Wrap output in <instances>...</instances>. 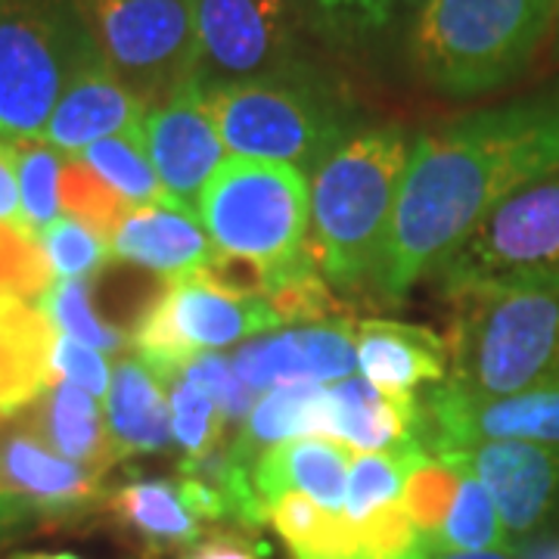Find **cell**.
<instances>
[{"mask_svg":"<svg viewBox=\"0 0 559 559\" xmlns=\"http://www.w3.org/2000/svg\"><path fill=\"white\" fill-rule=\"evenodd\" d=\"M32 522H38L35 516H32V510L0 488V544H3V540L16 538V535L25 532Z\"/></svg>","mask_w":559,"mask_h":559,"instance_id":"7dc6e473","label":"cell"},{"mask_svg":"<svg viewBox=\"0 0 559 559\" xmlns=\"http://www.w3.org/2000/svg\"><path fill=\"white\" fill-rule=\"evenodd\" d=\"M53 274L66 280H87L112 259V246L97 230L75 218H57L38 234Z\"/></svg>","mask_w":559,"mask_h":559,"instance_id":"74e56055","label":"cell"},{"mask_svg":"<svg viewBox=\"0 0 559 559\" xmlns=\"http://www.w3.org/2000/svg\"><path fill=\"white\" fill-rule=\"evenodd\" d=\"M66 153L40 138L16 140V175H20L22 224L40 234L60 212V171Z\"/></svg>","mask_w":559,"mask_h":559,"instance_id":"836d02e7","label":"cell"},{"mask_svg":"<svg viewBox=\"0 0 559 559\" xmlns=\"http://www.w3.org/2000/svg\"><path fill=\"white\" fill-rule=\"evenodd\" d=\"M352 448L333 439H289L267 448L252 466V488L264 513L283 495H305L323 510H345Z\"/></svg>","mask_w":559,"mask_h":559,"instance_id":"d6986e66","label":"cell"},{"mask_svg":"<svg viewBox=\"0 0 559 559\" xmlns=\"http://www.w3.org/2000/svg\"><path fill=\"white\" fill-rule=\"evenodd\" d=\"M364 380L389 392H414L423 382L448 380V345L426 326L399 320H360L355 326Z\"/></svg>","mask_w":559,"mask_h":559,"instance_id":"44dd1931","label":"cell"},{"mask_svg":"<svg viewBox=\"0 0 559 559\" xmlns=\"http://www.w3.org/2000/svg\"><path fill=\"white\" fill-rule=\"evenodd\" d=\"M559 171V79L419 134L385 230L377 286L401 299L491 209Z\"/></svg>","mask_w":559,"mask_h":559,"instance_id":"6da1fadb","label":"cell"},{"mask_svg":"<svg viewBox=\"0 0 559 559\" xmlns=\"http://www.w3.org/2000/svg\"><path fill=\"white\" fill-rule=\"evenodd\" d=\"M168 404H171V436L183 451L180 466L200 463V460L221 451L227 419L221 417L218 404L212 401L205 389L178 373L168 382Z\"/></svg>","mask_w":559,"mask_h":559,"instance_id":"1f68e13d","label":"cell"},{"mask_svg":"<svg viewBox=\"0 0 559 559\" xmlns=\"http://www.w3.org/2000/svg\"><path fill=\"white\" fill-rule=\"evenodd\" d=\"M0 488L40 522H75L103 510V476L53 454L22 423L0 432Z\"/></svg>","mask_w":559,"mask_h":559,"instance_id":"9a60e30c","label":"cell"},{"mask_svg":"<svg viewBox=\"0 0 559 559\" xmlns=\"http://www.w3.org/2000/svg\"><path fill=\"white\" fill-rule=\"evenodd\" d=\"M448 380L460 395L500 399L559 385V286L451 296Z\"/></svg>","mask_w":559,"mask_h":559,"instance_id":"277c9868","label":"cell"},{"mask_svg":"<svg viewBox=\"0 0 559 559\" xmlns=\"http://www.w3.org/2000/svg\"><path fill=\"white\" fill-rule=\"evenodd\" d=\"M305 358L311 364V377L318 382H340L352 377L358 364V345H355V326L345 318L311 323L296 330Z\"/></svg>","mask_w":559,"mask_h":559,"instance_id":"60d3db41","label":"cell"},{"mask_svg":"<svg viewBox=\"0 0 559 559\" xmlns=\"http://www.w3.org/2000/svg\"><path fill=\"white\" fill-rule=\"evenodd\" d=\"M146 150L168 200L197 212L209 178L218 171L224 140L205 106L202 81H187L171 97L146 106Z\"/></svg>","mask_w":559,"mask_h":559,"instance_id":"5bb4252c","label":"cell"},{"mask_svg":"<svg viewBox=\"0 0 559 559\" xmlns=\"http://www.w3.org/2000/svg\"><path fill=\"white\" fill-rule=\"evenodd\" d=\"M10 559H81L69 550H60V554H44V550H22V554H13Z\"/></svg>","mask_w":559,"mask_h":559,"instance_id":"f907efd6","label":"cell"},{"mask_svg":"<svg viewBox=\"0 0 559 559\" xmlns=\"http://www.w3.org/2000/svg\"><path fill=\"white\" fill-rule=\"evenodd\" d=\"M516 554H520V559H559V535L528 540Z\"/></svg>","mask_w":559,"mask_h":559,"instance_id":"681fc988","label":"cell"},{"mask_svg":"<svg viewBox=\"0 0 559 559\" xmlns=\"http://www.w3.org/2000/svg\"><path fill=\"white\" fill-rule=\"evenodd\" d=\"M320 392H323V382L314 380L286 382V385L271 389L252 407L249 419L240 426V436L224 448L227 457L252 469L267 448L289 439H308V407Z\"/></svg>","mask_w":559,"mask_h":559,"instance_id":"4316f807","label":"cell"},{"mask_svg":"<svg viewBox=\"0 0 559 559\" xmlns=\"http://www.w3.org/2000/svg\"><path fill=\"white\" fill-rule=\"evenodd\" d=\"M264 301L271 305L280 323H326V320L345 318V308L333 296L330 280L323 277L318 259L301 264Z\"/></svg>","mask_w":559,"mask_h":559,"instance_id":"f35d334b","label":"cell"},{"mask_svg":"<svg viewBox=\"0 0 559 559\" xmlns=\"http://www.w3.org/2000/svg\"><path fill=\"white\" fill-rule=\"evenodd\" d=\"M554 40H557V53H559V0H554Z\"/></svg>","mask_w":559,"mask_h":559,"instance_id":"816d5d0a","label":"cell"},{"mask_svg":"<svg viewBox=\"0 0 559 559\" xmlns=\"http://www.w3.org/2000/svg\"><path fill=\"white\" fill-rule=\"evenodd\" d=\"M106 66L146 106L197 79L193 0H75Z\"/></svg>","mask_w":559,"mask_h":559,"instance_id":"9c48e42d","label":"cell"},{"mask_svg":"<svg viewBox=\"0 0 559 559\" xmlns=\"http://www.w3.org/2000/svg\"><path fill=\"white\" fill-rule=\"evenodd\" d=\"M121 540L143 559L190 550L202 540L200 513L190 507L180 479H131L103 503Z\"/></svg>","mask_w":559,"mask_h":559,"instance_id":"e0dca14e","label":"cell"},{"mask_svg":"<svg viewBox=\"0 0 559 559\" xmlns=\"http://www.w3.org/2000/svg\"><path fill=\"white\" fill-rule=\"evenodd\" d=\"M25 411L28 414L22 417V426L35 432L53 454L97 476H106L121 460L100 404L79 385L66 380L50 382Z\"/></svg>","mask_w":559,"mask_h":559,"instance_id":"ffe728a7","label":"cell"},{"mask_svg":"<svg viewBox=\"0 0 559 559\" xmlns=\"http://www.w3.org/2000/svg\"><path fill=\"white\" fill-rule=\"evenodd\" d=\"M109 360L103 352L84 345V342L69 340V336H57L53 342V355H50V373H53V382L66 380L72 385H79L84 392H91L94 399H103L109 392V382H112V373H109Z\"/></svg>","mask_w":559,"mask_h":559,"instance_id":"ee69618b","label":"cell"},{"mask_svg":"<svg viewBox=\"0 0 559 559\" xmlns=\"http://www.w3.org/2000/svg\"><path fill=\"white\" fill-rule=\"evenodd\" d=\"M460 479H463V473L454 463L432 457V454L419 457L414 469L407 473L404 491H401V507L407 510V516L417 525L426 544L439 538L441 525L457 498Z\"/></svg>","mask_w":559,"mask_h":559,"instance_id":"e575fe53","label":"cell"},{"mask_svg":"<svg viewBox=\"0 0 559 559\" xmlns=\"http://www.w3.org/2000/svg\"><path fill=\"white\" fill-rule=\"evenodd\" d=\"M38 305L44 308V314L53 320L57 333L69 336V340L84 342V345L97 348L103 355H121L128 348L124 333L109 326L94 311L87 280H53V286L47 289V296Z\"/></svg>","mask_w":559,"mask_h":559,"instance_id":"d6a6232c","label":"cell"},{"mask_svg":"<svg viewBox=\"0 0 559 559\" xmlns=\"http://www.w3.org/2000/svg\"><path fill=\"white\" fill-rule=\"evenodd\" d=\"M419 457H426V451L419 444L352 457L348 485H345V510L342 513L355 525H360L373 510L392 503L404 491L407 473L414 469V463Z\"/></svg>","mask_w":559,"mask_h":559,"instance_id":"f1b7e54d","label":"cell"},{"mask_svg":"<svg viewBox=\"0 0 559 559\" xmlns=\"http://www.w3.org/2000/svg\"><path fill=\"white\" fill-rule=\"evenodd\" d=\"M429 0H311L314 25L342 50L370 53L382 44L407 40Z\"/></svg>","mask_w":559,"mask_h":559,"instance_id":"d4e9b609","label":"cell"},{"mask_svg":"<svg viewBox=\"0 0 559 559\" xmlns=\"http://www.w3.org/2000/svg\"><path fill=\"white\" fill-rule=\"evenodd\" d=\"M200 215L221 252L249 255L277 271L308 246V175L293 165L234 156L205 183Z\"/></svg>","mask_w":559,"mask_h":559,"instance_id":"ba28073f","label":"cell"},{"mask_svg":"<svg viewBox=\"0 0 559 559\" xmlns=\"http://www.w3.org/2000/svg\"><path fill=\"white\" fill-rule=\"evenodd\" d=\"M360 557L364 559H426L429 544L423 540L417 525L399 500L373 510L358 525Z\"/></svg>","mask_w":559,"mask_h":559,"instance_id":"ab89813d","label":"cell"},{"mask_svg":"<svg viewBox=\"0 0 559 559\" xmlns=\"http://www.w3.org/2000/svg\"><path fill=\"white\" fill-rule=\"evenodd\" d=\"M429 274L444 296L559 286V171L491 209Z\"/></svg>","mask_w":559,"mask_h":559,"instance_id":"52a82bcc","label":"cell"},{"mask_svg":"<svg viewBox=\"0 0 559 559\" xmlns=\"http://www.w3.org/2000/svg\"><path fill=\"white\" fill-rule=\"evenodd\" d=\"M0 221L22 224L20 183H16V140L0 138Z\"/></svg>","mask_w":559,"mask_h":559,"instance_id":"bcb514c9","label":"cell"},{"mask_svg":"<svg viewBox=\"0 0 559 559\" xmlns=\"http://www.w3.org/2000/svg\"><path fill=\"white\" fill-rule=\"evenodd\" d=\"M267 522L296 559H364L358 525L345 513L323 510L305 495H283L267 507Z\"/></svg>","mask_w":559,"mask_h":559,"instance_id":"484cf974","label":"cell"},{"mask_svg":"<svg viewBox=\"0 0 559 559\" xmlns=\"http://www.w3.org/2000/svg\"><path fill=\"white\" fill-rule=\"evenodd\" d=\"M143 116L146 103L106 66L103 57H94L66 84L40 131V140H47L60 153L79 156L97 140L143 124Z\"/></svg>","mask_w":559,"mask_h":559,"instance_id":"2e32d148","label":"cell"},{"mask_svg":"<svg viewBox=\"0 0 559 559\" xmlns=\"http://www.w3.org/2000/svg\"><path fill=\"white\" fill-rule=\"evenodd\" d=\"M432 457L473 473L498 507L510 544L535 535L559 513V448L491 439L444 448Z\"/></svg>","mask_w":559,"mask_h":559,"instance_id":"7c38bea8","label":"cell"},{"mask_svg":"<svg viewBox=\"0 0 559 559\" xmlns=\"http://www.w3.org/2000/svg\"><path fill=\"white\" fill-rule=\"evenodd\" d=\"M81 159L87 162L97 175H100L109 187H116L124 200L131 202L134 209L143 205H159V202H171L165 187H162L156 165L150 159L146 150V131L143 124L128 128L121 134L97 140L91 143L84 153H79Z\"/></svg>","mask_w":559,"mask_h":559,"instance_id":"83f0119b","label":"cell"},{"mask_svg":"<svg viewBox=\"0 0 559 559\" xmlns=\"http://www.w3.org/2000/svg\"><path fill=\"white\" fill-rule=\"evenodd\" d=\"M180 373L212 395V401L218 404L221 417L227 423H240L242 426L249 419L255 401H252V389L237 377L234 360L215 355V352H200Z\"/></svg>","mask_w":559,"mask_h":559,"instance_id":"b9f144b4","label":"cell"},{"mask_svg":"<svg viewBox=\"0 0 559 559\" xmlns=\"http://www.w3.org/2000/svg\"><path fill=\"white\" fill-rule=\"evenodd\" d=\"M193 22L202 84L259 79L293 62L289 0H193Z\"/></svg>","mask_w":559,"mask_h":559,"instance_id":"8fae6325","label":"cell"},{"mask_svg":"<svg viewBox=\"0 0 559 559\" xmlns=\"http://www.w3.org/2000/svg\"><path fill=\"white\" fill-rule=\"evenodd\" d=\"M112 259L146 267L165 280L197 274L215 255L197 212L178 202L131 209L112 234Z\"/></svg>","mask_w":559,"mask_h":559,"instance_id":"ac0fdd59","label":"cell"},{"mask_svg":"<svg viewBox=\"0 0 559 559\" xmlns=\"http://www.w3.org/2000/svg\"><path fill=\"white\" fill-rule=\"evenodd\" d=\"M94 57L75 0H0V138H40L66 84Z\"/></svg>","mask_w":559,"mask_h":559,"instance_id":"8992f818","label":"cell"},{"mask_svg":"<svg viewBox=\"0 0 559 559\" xmlns=\"http://www.w3.org/2000/svg\"><path fill=\"white\" fill-rule=\"evenodd\" d=\"M234 370L252 392H271L286 382L314 380L311 364L296 340V330L271 333V336H261V340L242 345L234 355Z\"/></svg>","mask_w":559,"mask_h":559,"instance_id":"8d00e7d4","label":"cell"},{"mask_svg":"<svg viewBox=\"0 0 559 559\" xmlns=\"http://www.w3.org/2000/svg\"><path fill=\"white\" fill-rule=\"evenodd\" d=\"M516 439L559 448V385L500 399H469L439 382L419 401V444L426 454L466 441Z\"/></svg>","mask_w":559,"mask_h":559,"instance_id":"4fadbf2b","label":"cell"},{"mask_svg":"<svg viewBox=\"0 0 559 559\" xmlns=\"http://www.w3.org/2000/svg\"><path fill=\"white\" fill-rule=\"evenodd\" d=\"M183 559H264V547L249 544L237 532H221L197 540L190 550H183Z\"/></svg>","mask_w":559,"mask_h":559,"instance_id":"f6af8a7d","label":"cell"},{"mask_svg":"<svg viewBox=\"0 0 559 559\" xmlns=\"http://www.w3.org/2000/svg\"><path fill=\"white\" fill-rule=\"evenodd\" d=\"M53 286V267L38 234L25 224L0 221V299L40 301Z\"/></svg>","mask_w":559,"mask_h":559,"instance_id":"d590c367","label":"cell"},{"mask_svg":"<svg viewBox=\"0 0 559 559\" xmlns=\"http://www.w3.org/2000/svg\"><path fill=\"white\" fill-rule=\"evenodd\" d=\"M60 209L66 218L87 224L103 240L112 242V234L131 212V202L116 187H109L81 156H69L60 171Z\"/></svg>","mask_w":559,"mask_h":559,"instance_id":"4dcf8cb0","label":"cell"},{"mask_svg":"<svg viewBox=\"0 0 559 559\" xmlns=\"http://www.w3.org/2000/svg\"><path fill=\"white\" fill-rule=\"evenodd\" d=\"M407 159V134L385 124L352 134L318 168L311 187L314 240L308 246L330 283L352 289L377 277Z\"/></svg>","mask_w":559,"mask_h":559,"instance_id":"5b68a950","label":"cell"},{"mask_svg":"<svg viewBox=\"0 0 559 559\" xmlns=\"http://www.w3.org/2000/svg\"><path fill=\"white\" fill-rule=\"evenodd\" d=\"M202 283L234 299H267L274 289V267L249 255L215 252L205 267L197 271Z\"/></svg>","mask_w":559,"mask_h":559,"instance_id":"7bdbcfd3","label":"cell"},{"mask_svg":"<svg viewBox=\"0 0 559 559\" xmlns=\"http://www.w3.org/2000/svg\"><path fill=\"white\" fill-rule=\"evenodd\" d=\"M202 91L234 156L293 165L301 175L318 171L355 128L342 87L305 62H286L259 79L202 84Z\"/></svg>","mask_w":559,"mask_h":559,"instance_id":"3957f363","label":"cell"},{"mask_svg":"<svg viewBox=\"0 0 559 559\" xmlns=\"http://www.w3.org/2000/svg\"><path fill=\"white\" fill-rule=\"evenodd\" d=\"M57 326L38 301L0 299V417L25 411L53 382Z\"/></svg>","mask_w":559,"mask_h":559,"instance_id":"603a6c76","label":"cell"},{"mask_svg":"<svg viewBox=\"0 0 559 559\" xmlns=\"http://www.w3.org/2000/svg\"><path fill=\"white\" fill-rule=\"evenodd\" d=\"M426 559H520L513 547H498V550H444L429 544V557Z\"/></svg>","mask_w":559,"mask_h":559,"instance_id":"c3c4849f","label":"cell"},{"mask_svg":"<svg viewBox=\"0 0 559 559\" xmlns=\"http://www.w3.org/2000/svg\"><path fill=\"white\" fill-rule=\"evenodd\" d=\"M554 32V0H429L407 53L432 91L488 97L520 81Z\"/></svg>","mask_w":559,"mask_h":559,"instance_id":"7a4b0ae2","label":"cell"},{"mask_svg":"<svg viewBox=\"0 0 559 559\" xmlns=\"http://www.w3.org/2000/svg\"><path fill=\"white\" fill-rule=\"evenodd\" d=\"M457 498L448 513V520L441 525L439 538L432 540V547H444V550H498V547H510V535L503 528L498 507L491 495L485 491L473 473L460 469Z\"/></svg>","mask_w":559,"mask_h":559,"instance_id":"f546056e","label":"cell"},{"mask_svg":"<svg viewBox=\"0 0 559 559\" xmlns=\"http://www.w3.org/2000/svg\"><path fill=\"white\" fill-rule=\"evenodd\" d=\"M168 382L143 358H121L106 392V426L119 457L156 454L171 444Z\"/></svg>","mask_w":559,"mask_h":559,"instance_id":"7402d4cb","label":"cell"},{"mask_svg":"<svg viewBox=\"0 0 559 559\" xmlns=\"http://www.w3.org/2000/svg\"><path fill=\"white\" fill-rule=\"evenodd\" d=\"M277 326L280 318L264 299H234L197 274H187L168 280L159 296L143 308L134 326V348L138 358L171 380L200 352H215Z\"/></svg>","mask_w":559,"mask_h":559,"instance_id":"30bf717a","label":"cell"},{"mask_svg":"<svg viewBox=\"0 0 559 559\" xmlns=\"http://www.w3.org/2000/svg\"><path fill=\"white\" fill-rule=\"evenodd\" d=\"M336 401V436L352 451H395L419 444V401L414 392H389L364 377L330 385ZM423 448V444H419Z\"/></svg>","mask_w":559,"mask_h":559,"instance_id":"cb8c5ba5","label":"cell"}]
</instances>
